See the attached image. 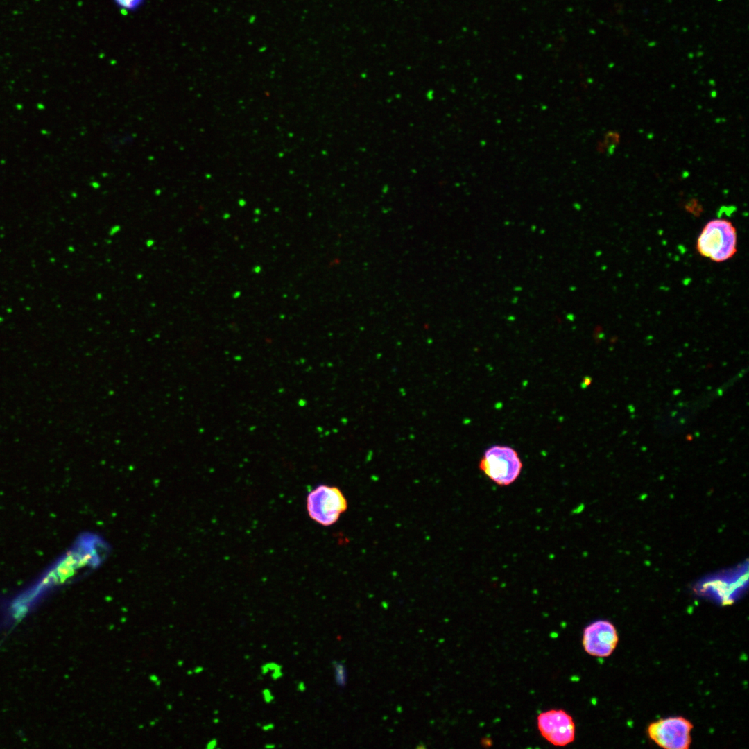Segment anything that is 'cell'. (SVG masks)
Returning <instances> with one entry per match:
<instances>
[{
    "mask_svg": "<svg viewBox=\"0 0 749 749\" xmlns=\"http://www.w3.org/2000/svg\"><path fill=\"white\" fill-rule=\"evenodd\" d=\"M698 254L716 263L732 259L737 252V231L725 218H714L703 227L696 240Z\"/></svg>",
    "mask_w": 749,
    "mask_h": 749,
    "instance_id": "cell-1",
    "label": "cell"
},
{
    "mask_svg": "<svg viewBox=\"0 0 749 749\" xmlns=\"http://www.w3.org/2000/svg\"><path fill=\"white\" fill-rule=\"evenodd\" d=\"M522 467L517 451L511 447L499 445L488 448L479 464L480 470L500 486L513 483L519 476Z\"/></svg>",
    "mask_w": 749,
    "mask_h": 749,
    "instance_id": "cell-2",
    "label": "cell"
},
{
    "mask_svg": "<svg viewBox=\"0 0 749 749\" xmlns=\"http://www.w3.org/2000/svg\"><path fill=\"white\" fill-rule=\"evenodd\" d=\"M306 507L312 520L323 526H329L347 510L348 503L340 488L320 484L309 492Z\"/></svg>",
    "mask_w": 749,
    "mask_h": 749,
    "instance_id": "cell-3",
    "label": "cell"
},
{
    "mask_svg": "<svg viewBox=\"0 0 749 749\" xmlns=\"http://www.w3.org/2000/svg\"><path fill=\"white\" fill-rule=\"evenodd\" d=\"M692 723L682 717H669L651 723L647 728L649 738L665 749H687L691 743Z\"/></svg>",
    "mask_w": 749,
    "mask_h": 749,
    "instance_id": "cell-4",
    "label": "cell"
},
{
    "mask_svg": "<svg viewBox=\"0 0 749 749\" xmlns=\"http://www.w3.org/2000/svg\"><path fill=\"white\" fill-rule=\"evenodd\" d=\"M537 729L541 736L556 746H565L574 742L576 725L573 717L563 709H550L537 716Z\"/></svg>",
    "mask_w": 749,
    "mask_h": 749,
    "instance_id": "cell-5",
    "label": "cell"
},
{
    "mask_svg": "<svg viewBox=\"0 0 749 749\" xmlns=\"http://www.w3.org/2000/svg\"><path fill=\"white\" fill-rule=\"evenodd\" d=\"M619 641L615 626L609 621L597 620L583 630L582 644L585 651L598 657L610 656Z\"/></svg>",
    "mask_w": 749,
    "mask_h": 749,
    "instance_id": "cell-6",
    "label": "cell"
},
{
    "mask_svg": "<svg viewBox=\"0 0 749 749\" xmlns=\"http://www.w3.org/2000/svg\"><path fill=\"white\" fill-rule=\"evenodd\" d=\"M332 665L336 685L340 687H344L347 682V670L345 665L337 661H333Z\"/></svg>",
    "mask_w": 749,
    "mask_h": 749,
    "instance_id": "cell-7",
    "label": "cell"
},
{
    "mask_svg": "<svg viewBox=\"0 0 749 749\" xmlns=\"http://www.w3.org/2000/svg\"><path fill=\"white\" fill-rule=\"evenodd\" d=\"M116 3L123 9L134 10L137 9L144 0H114Z\"/></svg>",
    "mask_w": 749,
    "mask_h": 749,
    "instance_id": "cell-8",
    "label": "cell"
}]
</instances>
